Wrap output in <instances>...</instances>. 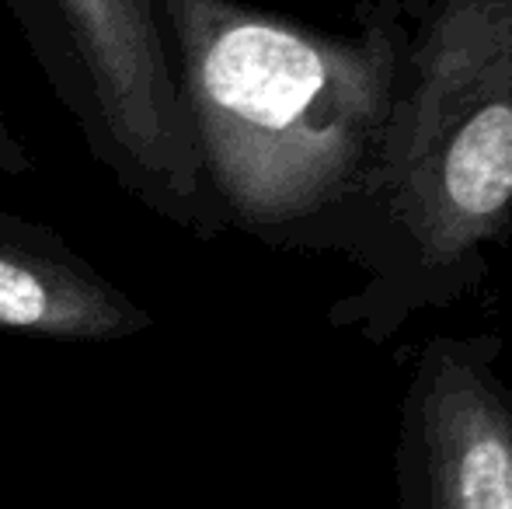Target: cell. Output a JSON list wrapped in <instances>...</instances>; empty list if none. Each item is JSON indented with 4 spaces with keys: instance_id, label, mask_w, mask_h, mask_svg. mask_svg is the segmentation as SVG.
<instances>
[{
    "instance_id": "obj_2",
    "label": "cell",
    "mask_w": 512,
    "mask_h": 509,
    "mask_svg": "<svg viewBox=\"0 0 512 509\" xmlns=\"http://www.w3.org/2000/svg\"><path fill=\"white\" fill-rule=\"evenodd\" d=\"M408 39L380 150L359 290L331 328L391 342L492 276L512 238V0H401Z\"/></svg>"
},
{
    "instance_id": "obj_6",
    "label": "cell",
    "mask_w": 512,
    "mask_h": 509,
    "mask_svg": "<svg viewBox=\"0 0 512 509\" xmlns=\"http://www.w3.org/2000/svg\"><path fill=\"white\" fill-rule=\"evenodd\" d=\"M35 168V154L18 136V129L7 119V109L0 102V175H28Z\"/></svg>"
},
{
    "instance_id": "obj_1",
    "label": "cell",
    "mask_w": 512,
    "mask_h": 509,
    "mask_svg": "<svg viewBox=\"0 0 512 509\" xmlns=\"http://www.w3.org/2000/svg\"><path fill=\"white\" fill-rule=\"evenodd\" d=\"M223 224L279 252L356 258L408 21L373 0L331 35L244 0H157Z\"/></svg>"
},
{
    "instance_id": "obj_3",
    "label": "cell",
    "mask_w": 512,
    "mask_h": 509,
    "mask_svg": "<svg viewBox=\"0 0 512 509\" xmlns=\"http://www.w3.org/2000/svg\"><path fill=\"white\" fill-rule=\"evenodd\" d=\"M91 161L196 238L227 231L199 161L157 0H4Z\"/></svg>"
},
{
    "instance_id": "obj_4",
    "label": "cell",
    "mask_w": 512,
    "mask_h": 509,
    "mask_svg": "<svg viewBox=\"0 0 512 509\" xmlns=\"http://www.w3.org/2000/svg\"><path fill=\"white\" fill-rule=\"evenodd\" d=\"M502 339L432 335L401 398L398 509H512V391Z\"/></svg>"
},
{
    "instance_id": "obj_5",
    "label": "cell",
    "mask_w": 512,
    "mask_h": 509,
    "mask_svg": "<svg viewBox=\"0 0 512 509\" xmlns=\"http://www.w3.org/2000/svg\"><path fill=\"white\" fill-rule=\"evenodd\" d=\"M154 325L60 231L0 210V328L56 342H112Z\"/></svg>"
},
{
    "instance_id": "obj_7",
    "label": "cell",
    "mask_w": 512,
    "mask_h": 509,
    "mask_svg": "<svg viewBox=\"0 0 512 509\" xmlns=\"http://www.w3.org/2000/svg\"><path fill=\"white\" fill-rule=\"evenodd\" d=\"M349 4H352V7H356V18H359V14H363V11H366V7H370V4H373V0H349Z\"/></svg>"
}]
</instances>
